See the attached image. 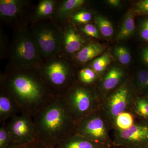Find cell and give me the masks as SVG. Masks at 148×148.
<instances>
[{
	"label": "cell",
	"mask_w": 148,
	"mask_h": 148,
	"mask_svg": "<svg viewBox=\"0 0 148 148\" xmlns=\"http://www.w3.org/2000/svg\"><path fill=\"white\" fill-rule=\"evenodd\" d=\"M68 21L61 27L62 42L61 53L69 57L77 53L84 46L85 40L79 32Z\"/></svg>",
	"instance_id": "11"
},
{
	"label": "cell",
	"mask_w": 148,
	"mask_h": 148,
	"mask_svg": "<svg viewBox=\"0 0 148 148\" xmlns=\"http://www.w3.org/2000/svg\"><path fill=\"white\" fill-rule=\"evenodd\" d=\"M80 30L86 36L98 38L99 37V32L97 28L93 24L88 23L80 27Z\"/></svg>",
	"instance_id": "29"
},
{
	"label": "cell",
	"mask_w": 148,
	"mask_h": 148,
	"mask_svg": "<svg viewBox=\"0 0 148 148\" xmlns=\"http://www.w3.org/2000/svg\"><path fill=\"white\" fill-rule=\"evenodd\" d=\"M146 148H148V147H146Z\"/></svg>",
	"instance_id": "37"
},
{
	"label": "cell",
	"mask_w": 148,
	"mask_h": 148,
	"mask_svg": "<svg viewBox=\"0 0 148 148\" xmlns=\"http://www.w3.org/2000/svg\"><path fill=\"white\" fill-rule=\"evenodd\" d=\"M77 123L95 112L97 102L92 90L83 86H73L63 96Z\"/></svg>",
	"instance_id": "7"
},
{
	"label": "cell",
	"mask_w": 148,
	"mask_h": 148,
	"mask_svg": "<svg viewBox=\"0 0 148 148\" xmlns=\"http://www.w3.org/2000/svg\"><path fill=\"white\" fill-rule=\"evenodd\" d=\"M104 49V47L101 44L90 43L85 45L76 53L75 58L80 63H86L102 53Z\"/></svg>",
	"instance_id": "17"
},
{
	"label": "cell",
	"mask_w": 148,
	"mask_h": 148,
	"mask_svg": "<svg viewBox=\"0 0 148 148\" xmlns=\"http://www.w3.org/2000/svg\"><path fill=\"white\" fill-rule=\"evenodd\" d=\"M5 124L11 140V147L38 141V131L33 116L20 114L10 120L7 123L5 122Z\"/></svg>",
	"instance_id": "8"
},
{
	"label": "cell",
	"mask_w": 148,
	"mask_h": 148,
	"mask_svg": "<svg viewBox=\"0 0 148 148\" xmlns=\"http://www.w3.org/2000/svg\"><path fill=\"white\" fill-rule=\"evenodd\" d=\"M123 71L120 68L114 67L111 69L104 78L102 86L106 90H110L114 88L118 84L123 77Z\"/></svg>",
	"instance_id": "18"
},
{
	"label": "cell",
	"mask_w": 148,
	"mask_h": 148,
	"mask_svg": "<svg viewBox=\"0 0 148 148\" xmlns=\"http://www.w3.org/2000/svg\"><path fill=\"white\" fill-rule=\"evenodd\" d=\"M20 113L18 106L7 92L1 89L0 91V122L5 123Z\"/></svg>",
	"instance_id": "14"
},
{
	"label": "cell",
	"mask_w": 148,
	"mask_h": 148,
	"mask_svg": "<svg viewBox=\"0 0 148 148\" xmlns=\"http://www.w3.org/2000/svg\"><path fill=\"white\" fill-rule=\"evenodd\" d=\"M114 51L115 55L121 64H127L131 61V56L129 51L124 47H117Z\"/></svg>",
	"instance_id": "27"
},
{
	"label": "cell",
	"mask_w": 148,
	"mask_h": 148,
	"mask_svg": "<svg viewBox=\"0 0 148 148\" xmlns=\"http://www.w3.org/2000/svg\"><path fill=\"white\" fill-rule=\"evenodd\" d=\"M112 61V57L110 53H106L95 58L90 64L91 69H93L95 73H101L104 71L107 66H108Z\"/></svg>",
	"instance_id": "20"
},
{
	"label": "cell",
	"mask_w": 148,
	"mask_h": 148,
	"mask_svg": "<svg viewBox=\"0 0 148 148\" xmlns=\"http://www.w3.org/2000/svg\"><path fill=\"white\" fill-rule=\"evenodd\" d=\"M117 145L127 148H146L148 147V125L134 123L128 129H117Z\"/></svg>",
	"instance_id": "10"
},
{
	"label": "cell",
	"mask_w": 148,
	"mask_h": 148,
	"mask_svg": "<svg viewBox=\"0 0 148 148\" xmlns=\"http://www.w3.org/2000/svg\"><path fill=\"white\" fill-rule=\"evenodd\" d=\"M12 145L11 140L5 123H1L0 127V148H9Z\"/></svg>",
	"instance_id": "26"
},
{
	"label": "cell",
	"mask_w": 148,
	"mask_h": 148,
	"mask_svg": "<svg viewBox=\"0 0 148 148\" xmlns=\"http://www.w3.org/2000/svg\"><path fill=\"white\" fill-rule=\"evenodd\" d=\"M85 3L84 0H64L58 1L52 19L58 26L62 27L69 21L74 11L81 7Z\"/></svg>",
	"instance_id": "13"
},
{
	"label": "cell",
	"mask_w": 148,
	"mask_h": 148,
	"mask_svg": "<svg viewBox=\"0 0 148 148\" xmlns=\"http://www.w3.org/2000/svg\"><path fill=\"white\" fill-rule=\"evenodd\" d=\"M138 83L139 87L142 89H148V71L142 70L139 72L138 75Z\"/></svg>",
	"instance_id": "30"
},
{
	"label": "cell",
	"mask_w": 148,
	"mask_h": 148,
	"mask_svg": "<svg viewBox=\"0 0 148 148\" xmlns=\"http://www.w3.org/2000/svg\"><path fill=\"white\" fill-rule=\"evenodd\" d=\"M29 29L45 62L61 53L62 29L52 18L33 22Z\"/></svg>",
	"instance_id": "5"
},
{
	"label": "cell",
	"mask_w": 148,
	"mask_h": 148,
	"mask_svg": "<svg viewBox=\"0 0 148 148\" xmlns=\"http://www.w3.org/2000/svg\"><path fill=\"white\" fill-rule=\"evenodd\" d=\"M8 58V64L21 69L38 70L45 63L29 28L14 32Z\"/></svg>",
	"instance_id": "4"
},
{
	"label": "cell",
	"mask_w": 148,
	"mask_h": 148,
	"mask_svg": "<svg viewBox=\"0 0 148 148\" xmlns=\"http://www.w3.org/2000/svg\"><path fill=\"white\" fill-rule=\"evenodd\" d=\"M95 21L98 29L105 37H110L114 33L113 27L112 23L103 16H96Z\"/></svg>",
	"instance_id": "22"
},
{
	"label": "cell",
	"mask_w": 148,
	"mask_h": 148,
	"mask_svg": "<svg viewBox=\"0 0 148 148\" xmlns=\"http://www.w3.org/2000/svg\"><path fill=\"white\" fill-rule=\"evenodd\" d=\"M9 148H46L38 140L23 145L12 146Z\"/></svg>",
	"instance_id": "31"
},
{
	"label": "cell",
	"mask_w": 148,
	"mask_h": 148,
	"mask_svg": "<svg viewBox=\"0 0 148 148\" xmlns=\"http://www.w3.org/2000/svg\"><path fill=\"white\" fill-rule=\"evenodd\" d=\"M142 57L144 61L148 65V48L143 49L142 52Z\"/></svg>",
	"instance_id": "34"
},
{
	"label": "cell",
	"mask_w": 148,
	"mask_h": 148,
	"mask_svg": "<svg viewBox=\"0 0 148 148\" xmlns=\"http://www.w3.org/2000/svg\"><path fill=\"white\" fill-rule=\"evenodd\" d=\"M146 99H147V100H148V97H147V98H146Z\"/></svg>",
	"instance_id": "36"
},
{
	"label": "cell",
	"mask_w": 148,
	"mask_h": 148,
	"mask_svg": "<svg viewBox=\"0 0 148 148\" xmlns=\"http://www.w3.org/2000/svg\"><path fill=\"white\" fill-rule=\"evenodd\" d=\"M35 8L28 0H1V22L14 32L28 29L33 22Z\"/></svg>",
	"instance_id": "6"
},
{
	"label": "cell",
	"mask_w": 148,
	"mask_h": 148,
	"mask_svg": "<svg viewBox=\"0 0 148 148\" xmlns=\"http://www.w3.org/2000/svg\"><path fill=\"white\" fill-rule=\"evenodd\" d=\"M38 140L46 148H55L75 133L76 123L63 96L54 97L33 117Z\"/></svg>",
	"instance_id": "2"
},
{
	"label": "cell",
	"mask_w": 148,
	"mask_h": 148,
	"mask_svg": "<svg viewBox=\"0 0 148 148\" xmlns=\"http://www.w3.org/2000/svg\"><path fill=\"white\" fill-rule=\"evenodd\" d=\"M78 76L81 82L84 84H90L96 78V73L91 68L86 67L79 71Z\"/></svg>",
	"instance_id": "23"
},
{
	"label": "cell",
	"mask_w": 148,
	"mask_h": 148,
	"mask_svg": "<svg viewBox=\"0 0 148 148\" xmlns=\"http://www.w3.org/2000/svg\"><path fill=\"white\" fill-rule=\"evenodd\" d=\"M130 101L128 88L125 86L121 87L107 100L105 108L106 114L110 119L114 121L118 116L127 108Z\"/></svg>",
	"instance_id": "12"
},
{
	"label": "cell",
	"mask_w": 148,
	"mask_h": 148,
	"mask_svg": "<svg viewBox=\"0 0 148 148\" xmlns=\"http://www.w3.org/2000/svg\"><path fill=\"white\" fill-rule=\"evenodd\" d=\"M114 122L118 129L125 130L134 124V117L132 114L125 112L118 116Z\"/></svg>",
	"instance_id": "21"
},
{
	"label": "cell",
	"mask_w": 148,
	"mask_h": 148,
	"mask_svg": "<svg viewBox=\"0 0 148 148\" xmlns=\"http://www.w3.org/2000/svg\"><path fill=\"white\" fill-rule=\"evenodd\" d=\"M135 111L140 116L148 119V101L145 98H139L136 101Z\"/></svg>",
	"instance_id": "28"
},
{
	"label": "cell",
	"mask_w": 148,
	"mask_h": 148,
	"mask_svg": "<svg viewBox=\"0 0 148 148\" xmlns=\"http://www.w3.org/2000/svg\"><path fill=\"white\" fill-rule=\"evenodd\" d=\"M10 43H9L7 37L2 28L0 32V56L1 59L8 58Z\"/></svg>",
	"instance_id": "25"
},
{
	"label": "cell",
	"mask_w": 148,
	"mask_h": 148,
	"mask_svg": "<svg viewBox=\"0 0 148 148\" xmlns=\"http://www.w3.org/2000/svg\"><path fill=\"white\" fill-rule=\"evenodd\" d=\"M1 89L10 95L21 114L34 117L54 97L37 69L17 68L8 64L1 74Z\"/></svg>",
	"instance_id": "1"
},
{
	"label": "cell",
	"mask_w": 148,
	"mask_h": 148,
	"mask_svg": "<svg viewBox=\"0 0 148 148\" xmlns=\"http://www.w3.org/2000/svg\"><path fill=\"white\" fill-rule=\"evenodd\" d=\"M41 77L54 97H62L72 86L74 72L69 57L59 53L45 62L38 69Z\"/></svg>",
	"instance_id": "3"
},
{
	"label": "cell",
	"mask_w": 148,
	"mask_h": 148,
	"mask_svg": "<svg viewBox=\"0 0 148 148\" xmlns=\"http://www.w3.org/2000/svg\"><path fill=\"white\" fill-rule=\"evenodd\" d=\"M135 28L134 16L132 12H130L127 13L124 18L117 38L118 40L126 38L132 34Z\"/></svg>",
	"instance_id": "19"
},
{
	"label": "cell",
	"mask_w": 148,
	"mask_h": 148,
	"mask_svg": "<svg viewBox=\"0 0 148 148\" xmlns=\"http://www.w3.org/2000/svg\"><path fill=\"white\" fill-rule=\"evenodd\" d=\"M55 148H102V145L75 133L64 139Z\"/></svg>",
	"instance_id": "16"
},
{
	"label": "cell",
	"mask_w": 148,
	"mask_h": 148,
	"mask_svg": "<svg viewBox=\"0 0 148 148\" xmlns=\"http://www.w3.org/2000/svg\"><path fill=\"white\" fill-rule=\"evenodd\" d=\"M58 1L55 0H41L36 6L33 22L52 18L54 16Z\"/></svg>",
	"instance_id": "15"
},
{
	"label": "cell",
	"mask_w": 148,
	"mask_h": 148,
	"mask_svg": "<svg viewBox=\"0 0 148 148\" xmlns=\"http://www.w3.org/2000/svg\"><path fill=\"white\" fill-rule=\"evenodd\" d=\"M108 3L111 5L114 6H117L119 5L120 1L119 0H109L108 1Z\"/></svg>",
	"instance_id": "35"
},
{
	"label": "cell",
	"mask_w": 148,
	"mask_h": 148,
	"mask_svg": "<svg viewBox=\"0 0 148 148\" xmlns=\"http://www.w3.org/2000/svg\"><path fill=\"white\" fill-rule=\"evenodd\" d=\"M137 9L140 12L148 14V0L140 1L137 5Z\"/></svg>",
	"instance_id": "33"
},
{
	"label": "cell",
	"mask_w": 148,
	"mask_h": 148,
	"mask_svg": "<svg viewBox=\"0 0 148 148\" xmlns=\"http://www.w3.org/2000/svg\"><path fill=\"white\" fill-rule=\"evenodd\" d=\"M75 133L101 145L109 142L107 123L95 112L77 123Z\"/></svg>",
	"instance_id": "9"
},
{
	"label": "cell",
	"mask_w": 148,
	"mask_h": 148,
	"mask_svg": "<svg viewBox=\"0 0 148 148\" xmlns=\"http://www.w3.org/2000/svg\"><path fill=\"white\" fill-rule=\"evenodd\" d=\"M140 33L142 38L148 40V19H146L142 23Z\"/></svg>",
	"instance_id": "32"
},
{
	"label": "cell",
	"mask_w": 148,
	"mask_h": 148,
	"mask_svg": "<svg viewBox=\"0 0 148 148\" xmlns=\"http://www.w3.org/2000/svg\"><path fill=\"white\" fill-rule=\"evenodd\" d=\"M92 15L90 12L86 10H81L73 14L70 18L74 23L88 24L91 20Z\"/></svg>",
	"instance_id": "24"
}]
</instances>
